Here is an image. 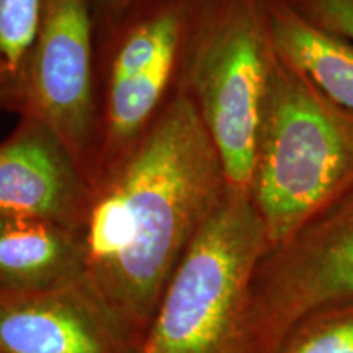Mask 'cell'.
I'll use <instances>...</instances> for the list:
<instances>
[{
    "label": "cell",
    "mask_w": 353,
    "mask_h": 353,
    "mask_svg": "<svg viewBox=\"0 0 353 353\" xmlns=\"http://www.w3.org/2000/svg\"><path fill=\"white\" fill-rule=\"evenodd\" d=\"M229 192L223 157L176 90L130 156L94 188L83 281L134 350L193 237Z\"/></svg>",
    "instance_id": "obj_1"
},
{
    "label": "cell",
    "mask_w": 353,
    "mask_h": 353,
    "mask_svg": "<svg viewBox=\"0 0 353 353\" xmlns=\"http://www.w3.org/2000/svg\"><path fill=\"white\" fill-rule=\"evenodd\" d=\"M353 188V117L275 51L249 195L270 247Z\"/></svg>",
    "instance_id": "obj_2"
},
{
    "label": "cell",
    "mask_w": 353,
    "mask_h": 353,
    "mask_svg": "<svg viewBox=\"0 0 353 353\" xmlns=\"http://www.w3.org/2000/svg\"><path fill=\"white\" fill-rule=\"evenodd\" d=\"M270 249L249 192L231 188L172 273L131 353H247V309Z\"/></svg>",
    "instance_id": "obj_3"
},
{
    "label": "cell",
    "mask_w": 353,
    "mask_h": 353,
    "mask_svg": "<svg viewBox=\"0 0 353 353\" xmlns=\"http://www.w3.org/2000/svg\"><path fill=\"white\" fill-rule=\"evenodd\" d=\"M275 46L270 0H192L176 90L223 157L229 187L249 192Z\"/></svg>",
    "instance_id": "obj_4"
},
{
    "label": "cell",
    "mask_w": 353,
    "mask_h": 353,
    "mask_svg": "<svg viewBox=\"0 0 353 353\" xmlns=\"http://www.w3.org/2000/svg\"><path fill=\"white\" fill-rule=\"evenodd\" d=\"M190 2L134 0L97 44L100 154L95 187L130 156L175 95Z\"/></svg>",
    "instance_id": "obj_5"
},
{
    "label": "cell",
    "mask_w": 353,
    "mask_h": 353,
    "mask_svg": "<svg viewBox=\"0 0 353 353\" xmlns=\"http://www.w3.org/2000/svg\"><path fill=\"white\" fill-rule=\"evenodd\" d=\"M353 304V188L267 250L247 309V353H276L303 322Z\"/></svg>",
    "instance_id": "obj_6"
},
{
    "label": "cell",
    "mask_w": 353,
    "mask_h": 353,
    "mask_svg": "<svg viewBox=\"0 0 353 353\" xmlns=\"http://www.w3.org/2000/svg\"><path fill=\"white\" fill-rule=\"evenodd\" d=\"M19 117L46 123L95 187L100 107L92 0H41Z\"/></svg>",
    "instance_id": "obj_7"
},
{
    "label": "cell",
    "mask_w": 353,
    "mask_h": 353,
    "mask_svg": "<svg viewBox=\"0 0 353 353\" xmlns=\"http://www.w3.org/2000/svg\"><path fill=\"white\" fill-rule=\"evenodd\" d=\"M94 187L46 123L19 117L0 141V216L46 219L81 229Z\"/></svg>",
    "instance_id": "obj_8"
},
{
    "label": "cell",
    "mask_w": 353,
    "mask_h": 353,
    "mask_svg": "<svg viewBox=\"0 0 353 353\" xmlns=\"http://www.w3.org/2000/svg\"><path fill=\"white\" fill-rule=\"evenodd\" d=\"M0 353H130L85 281L63 288L0 290Z\"/></svg>",
    "instance_id": "obj_9"
},
{
    "label": "cell",
    "mask_w": 353,
    "mask_h": 353,
    "mask_svg": "<svg viewBox=\"0 0 353 353\" xmlns=\"http://www.w3.org/2000/svg\"><path fill=\"white\" fill-rule=\"evenodd\" d=\"M85 276L81 229L37 218L0 216V290L33 293Z\"/></svg>",
    "instance_id": "obj_10"
},
{
    "label": "cell",
    "mask_w": 353,
    "mask_h": 353,
    "mask_svg": "<svg viewBox=\"0 0 353 353\" xmlns=\"http://www.w3.org/2000/svg\"><path fill=\"white\" fill-rule=\"evenodd\" d=\"M275 51L353 117V41L309 23L286 0H270Z\"/></svg>",
    "instance_id": "obj_11"
},
{
    "label": "cell",
    "mask_w": 353,
    "mask_h": 353,
    "mask_svg": "<svg viewBox=\"0 0 353 353\" xmlns=\"http://www.w3.org/2000/svg\"><path fill=\"white\" fill-rule=\"evenodd\" d=\"M41 0H0V114H19L37 38Z\"/></svg>",
    "instance_id": "obj_12"
},
{
    "label": "cell",
    "mask_w": 353,
    "mask_h": 353,
    "mask_svg": "<svg viewBox=\"0 0 353 353\" xmlns=\"http://www.w3.org/2000/svg\"><path fill=\"white\" fill-rule=\"evenodd\" d=\"M332 311L307 319L314 324L294 330L276 353H353V304Z\"/></svg>",
    "instance_id": "obj_13"
},
{
    "label": "cell",
    "mask_w": 353,
    "mask_h": 353,
    "mask_svg": "<svg viewBox=\"0 0 353 353\" xmlns=\"http://www.w3.org/2000/svg\"><path fill=\"white\" fill-rule=\"evenodd\" d=\"M309 23L353 41V0H286Z\"/></svg>",
    "instance_id": "obj_14"
},
{
    "label": "cell",
    "mask_w": 353,
    "mask_h": 353,
    "mask_svg": "<svg viewBox=\"0 0 353 353\" xmlns=\"http://www.w3.org/2000/svg\"><path fill=\"white\" fill-rule=\"evenodd\" d=\"M132 2L134 0H92L97 44L108 37Z\"/></svg>",
    "instance_id": "obj_15"
}]
</instances>
